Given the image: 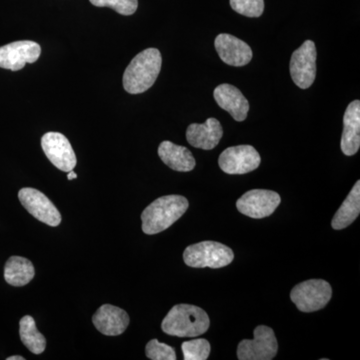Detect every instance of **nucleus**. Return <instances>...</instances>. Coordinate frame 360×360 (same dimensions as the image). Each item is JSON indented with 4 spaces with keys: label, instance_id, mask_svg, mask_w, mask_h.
Wrapping results in <instances>:
<instances>
[{
    "label": "nucleus",
    "instance_id": "f257e3e1",
    "mask_svg": "<svg viewBox=\"0 0 360 360\" xmlns=\"http://www.w3.org/2000/svg\"><path fill=\"white\" fill-rule=\"evenodd\" d=\"M188 206L184 196H161L142 212V231L149 236L165 231L186 212Z\"/></svg>",
    "mask_w": 360,
    "mask_h": 360
},
{
    "label": "nucleus",
    "instance_id": "f03ea898",
    "mask_svg": "<svg viewBox=\"0 0 360 360\" xmlns=\"http://www.w3.org/2000/svg\"><path fill=\"white\" fill-rule=\"evenodd\" d=\"M210 326V317L200 307L177 304L163 319L161 328L167 335L177 338H198L205 333Z\"/></svg>",
    "mask_w": 360,
    "mask_h": 360
},
{
    "label": "nucleus",
    "instance_id": "7ed1b4c3",
    "mask_svg": "<svg viewBox=\"0 0 360 360\" xmlns=\"http://www.w3.org/2000/svg\"><path fill=\"white\" fill-rule=\"evenodd\" d=\"M162 58L160 51L148 49L137 54L123 75V86L129 94H139L155 84L160 75Z\"/></svg>",
    "mask_w": 360,
    "mask_h": 360
},
{
    "label": "nucleus",
    "instance_id": "20e7f679",
    "mask_svg": "<svg viewBox=\"0 0 360 360\" xmlns=\"http://www.w3.org/2000/svg\"><path fill=\"white\" fill-rule=\"evenodd\" d=\"M233 258L231 248L215 241L195 243L184 252V262L194 269H221L231 264Z\"/></svg>",
    "mask_w": 360,
    "mask_h": 360
},
{
    "label": "nucleus",
    "instance_id": "39448f33",
    "mask_svg": "<svg viewBox=\"0 0 360 360\" xmlns=\"http://www.w3.org/2000/svg\"><path fill=\"white\" fill-rule=\"evenodd\" d=\"M333 296V288L323 279H309L297 284L290 292V298L302 312H314L326 307Z\"/></svg>",
    "mask_w": 360,
    "mask_h": 360
},
{
    "label": "nucleus",
    "instance_id": "423d86ee",
    "mask_svg": "<svg viewBox=\"0 0 360 360\" xmlns=\"http://www.w3.org/2000/svg\"><path fill=\"white\" fill-rule=\"evenodd\" d=\"M255 338L245 340L238 345L239 360H271L278 352L274 329L269 326H259L255 329Z\"/></svg>",
    "mask_w": 360,
    "mask_h": 360
},
{
    "label": "nucleus",
    "instance_id": "0eeeda50",
    "mask_svg": "<svg viewBox=\"0 0 360 360\" xmlns=\"http://www.w3.org/2000/svg\"><path fill=\"white\" fill-rule=\"evenodd\" d=\"M316 47L311 40H307L291 56V78L300 89H307L314 84L316 77Z\"/></svg>",
    "mask_w": 360,
    "mask_h": 360
},
{
    "label": "nucleus",
    "instance_id": "6e6552de",
    "mask_svg": "<svg viewBox=\"0 0 360 360\" xmlns=\"http://www.w3.org/2000/svg\"><path fill=\"white\" fill-rule=\"evenodd\" d=\"M281 202V195L276 191L252 189L236 201V207L239 212L246 217L260 219L270 217L276 212Z\"/></svg>",
    "mask_w": 360,
    "mask_h": 360
},
{
    "label": "nucleus",
    "instance_id": "1a4fd4ad",
    "mask_svg": "<svg viewBox=\"0 0 360 360\" xmlns=\"http://www.w3.org/2000/svg\"><path fill=\"white\" fill-rule=\"evenodd\" d=\"M262 162L259 153L251 146H231L219 156V165L227 174H245L257 169Z\"/></svg>",
    "mask_w": 360,
    "mask_h": 360
},
{
    "label": "nucleus",
    "instance_id": "9d476101",
    "mask_svg": "<svg viewBox=\"0 0 360 360\" xmlns=\"http://www.w3.org/2000/svg\"><path fill=\"white\" fill-rule=\"evenodd\" d=\"M18 198L23 207L39 221L52 227L60 224V212L49 198L37 189L30 187L20 189Z\"/></svg>",
    "mask_w": 360,
    "mask_h": 360
},
{
    "label": "nucleus",
    "instance_id": "9b49d317",
    "mask_svg": "<svg viewBox=\"0 0 360 360\" xmlns=\"http://www.w3.org/2000/svg\"><path fill=\"white\" fill-rule=\"evenodd\" d=\"M45 155L61 172H68L77 167V156L70 141L59 132H47L41 139Z\"/></svg>",
    "mask_w": 360,
    "mask_h": 360
},
{
    "label": "nucleus",
    "instance_id": "f8f14e48",
    "mask_svg": "<svg viewBox=\"0 0 360 360\" xmlns=\"http://www.w3.org/2000/svg\"><path fill=\"white\" fill-rule=\"evenodd\" d=\"M41 53L40 45L30 40H20L0 47V68L18 71L26 63H34Z\"/></svg>",
    "mask_w": 360,
    "mask_h": 360
},
{
    "label": "nucleus",
    "instance_id": "ddd939ff",
    "mask_svg": "<svg viewBox=\"0 0 360 360\" xmlns=\"http://www.w3.org/2000/svg\"><path fill=\"white\" fill-rule=\"evenodd\" d=\"M215 49L219 58L226 65L231 66H245L252 59V51L250 45L227 33L217 35L214 42Z\"/></svg>",
    "mask_w": 360,
    "mask_h": 360
},
{
    "label": "nucleus",
    "instance_id": "4468645a",
    "mask_svg": "<svg viewBox=\"0 0 360 360\" xmlns=\"http://www.w3.org/2000/svg\"><path fill=\"white\" fill-rule=\"evenodd\" d=\"M94 326L104 335H122L129 324V316L125 310L110 304H104L92 317Z\"/></svg>",
    "mask_w": 360,
    "mask_h": 360
},
{
    "label": "nucleus",
    "instance_id": "2eb2a0df",
    "mask_svg": "<svg viewBox=\"0 0 360 360\" xmlns=\"http://www.w3.org/2000/svg\"><path fill=\"white\" fill-rule=\"evenodd\" d=\"M215 101L226 110L236 122H243L250 111V103L240 90L231 84H220L213 92Z\"/></svg>",
    "mask_w": 360,
    "mask_h": 360
},
{
    "label": "nucleus",
    "instance_id": "dca6fc26",
    "mask_svg": "<svg viewBox=\"0 0 360 360\" xmlns=\"http://www.w3.org/2000/svg\"><path fill=\"white\" fill-rule=\"evenodd\" d=\"M224 135L221 124L217 118H208L202 124L193 123L186 130V139L196 148L210 150L219 146Z\"/></svg>",
    "mask_w": 360,
    "mask_h": 360
},
{
    "label": "nucleus",
    "instance_id": "f3484780",
    "mask_svg": "<svg viewBox=\"0 0 360 360\" xmlns=\"http://www.w3.org/2000/svg\"><path fill=\"white\" fill-rule=\"evenodd\" d=\"M341 150L345 155H354L360 148V101H352L343 116Z\"/></svg>",
    "mask_w": 360,
    "mask_h": 360
},
{
    "label": "nucleus",
    "instance_id": "a211bd4d",
    "mask_svg": "<svg viewBox=\"0 0 360 360\" xmlns=\"http://www.w3.org/2000/svg\"><path fill=\"white\" fill-rule=\"evenodd\" d=\"M158 155L168 167L175 172H188L195 167V160L191 150L184 146H176L172 141L161 142L158 148Z\"/></svg>",
    "mask_w": 360,
    "mask_h": 360
},
{
    "label": "nucleus",
    "instance_id": "6ab92c4d",
    "mask_svg": "<svg viewBox=\"0 0 360 360\" xmlns=\"http://www.w3.org/2000/svg\"><path fill=\"white\" fill-rule=\"evenodd\" d=\"M360 213V181L354 184L347 198L343 201L340 210L335 213L331 221V226L335 231H341L349 226Z\"/></svg>",
    "mask_w": 360,
    "mask_h": 360
},
{
    "label": "nucleus",
    "instance_id": "aec40b11",
    "mask_svg": "<svg viewBox=\"0 0 360 360\" xmlns=\"http://www.w3.org/2000/svg\"><path fill=\"white\" fill-rule=\"evenodd\" d=\"M34 266L27 258L11 257L4 267V278L13 286H25L34 277Z\"/></svg>",
    "mask_w": 360,
    "mask_h": 360
},
{
    "label": "nucleus",
    "instance_id": "412c9836",
    "mask_svg": "<svg viewBox=\"0 0 360 360\" xmlns=\"http://www.w3.org/2000/svg\"><path fill=\"white\" fill-rule=\"evenodd\" d=\"M20 335L21 341L30 352L34 354H41L46 347V340L37 328L34 319L25 315L20 319Z\"/></svg>",
    "mask_w": 360,
    "mask_h": 360
},
{
    "label": "nucleus",
    "instance_id": "4be33fe9",
    "mask_svg": "<svg viewBox=\"0 0 360 360\" xmlns=\"http://www.w3.org/2000/svg\"><path fill=\"white\" fill-rule=\"evenodd\" d=\"M181 350L186 360H206L210 354V343L202 338L186 341L182 343Z\"/></svg>",
    "mask_w": 360,
    "mask_h": 360
},
{
    "label": "nucleus",
    "instance_id": "5701e85b",
    "mask_svg": "<svg viewBox=\"0 0 360 360\" xmlns=\"http://www.w3.org/2000/svg\"><path fill=\"white\" fill-rule=\"evenodd\" d=\"M231 6L234 11L248 16L259 18L264 11V0H231Z\"/></svg>",
    "mask_w": 360,
    "mask_h": 360
},
{
    "label": "nucleus",
    "instance_id": "b1692460",
    "mask_svg": "<svg viewBox=\"0 0 360 360\" xmlns=\"http://www.w3.org/2000/svg\"><path fill=\"white\" fill-rule=\"evenodd\" d=\"M97 7H110L122 15H132L139 6V0H89Z\"/></svg>",
    "mask_w": 360,
    "mask_h": 360
},
{
    "label": "nucleus",
    "instance_id": "393cba45",
    "mask_svg": "<svg viewBox=\"0 0 360 360\" xmlns=\"http://www.w3.org/2000/svg\"><path fill=\"white\" fill-rule=\"evenodd\" d=\"M146 356L153 360H175L176 354L174 347L161 343L158 340L149 341L146 347Z\"/></svg>",
    "mask_w": 360,
    "mask_h": 360
},
{
    "label": "nucleus",
    "instance_id": "a878e982",
    "mask_svg": "<svg viewBox=\"0 0 360 360\" xmlns=\"http://www.w3.org/2000/svg\"><path fill=\"white\" fill-rule=\"evenodd\" d=\"M68 180L77 179V174L73 170H71V172H68Z\"/></svg>",
    "mask_w": 360,
    "mask_h": 360
},
{
    "label": "nucleus",
    "instance_id": "bb28decb",
    "mask_svg": "<svg viewBox=\"0 0 360 360\" xmlns=\"http://www.w3.org/2000/svg\"><path fill=\"white\" fill-rule=\"evenodd\" d=\"M7 360H25V357L20 355H14V356L7 357Z\"/></svg>",
    "mask_w": 360,
    "mask_h": 360
}]
</instances>
